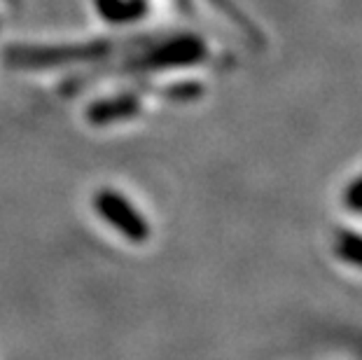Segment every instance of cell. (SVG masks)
<instances>
[{"label": "cell", "instance_id": "6da1fadb", "mask_svg": "<svg viewBox=\"0 0 362 360\" xmlns=\"http://www.w3.org/2000/svg\"><path fill=\"white\" fill-rule=\"evenodd\" d=\"M337 252H339V257L346 260V262L362 267V236L344 232L341 236H339Z\"/></svg>", "mask_w": 362, "mask_h": 360}, {"label": "cell", "instance_id": "7a4b0ae2", "mask_svg": "<svg viewBox=\"0 0 362 360\" xmlns=\"http://www.w3.org/2000/svg\"><path fill=\"white\" fill-rule=\"evenodd\" d=\"M344 202H346V206H349L351 211L362 213V178H358L349 190H346Z\"/></svg>", "mask_w": 362, "mask_h": 360}]
</instances>
